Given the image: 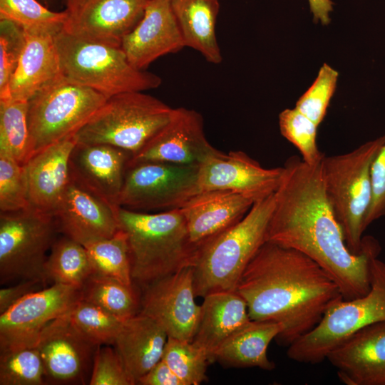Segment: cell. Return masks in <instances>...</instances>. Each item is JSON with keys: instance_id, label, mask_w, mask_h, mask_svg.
Segmentation results:
<instances>
[{"instance_id": "obj_1", "label": "cell", "mask_w": 385, "mask_h": 385, "mask_svg": "<svg viewBox=\"0 0 385 385\" xmlns=\"http://www.w3.org/2000/svg\"><path fill=\"white\" fill-rule=\"evenodd\" d=\"M322 161L314 166L289 158L274 192L266 242L297 250L319 265L337 284L343 299H352L370 289V262L381 246L363 237V250L352 253L327 197Z\"/></svg>"}, {"instance_id": "obj_2", "label": "cell", "mask_w": 385, "mask_h": 385, "mask_svg": "<svg viewBox=\"0 0 385 385\" xmlns=\"http://www.w3.org/2000/svg\"><path fill=\"white\" fill-rule=\"evenodd\" d=\"M235 291L252 320L279 323L275 339L289 346L313 329L327 309L343 299L333 278L294 249L265 242L244 270Z\"/></svg>"}, {"instance_id": "obj_3", "label": "cell", "mask_w": 385, "mask_h": 385, "mask_svg": "<svg viewBox=\"0 0 385 385\" xmlns=\"http://www.w3.org/2000/svg\"><path fill=\"white\" fill-rule=\"evenodd\" d=\"M117 215L127 237L133 282L144 289L194 266L197 247L180 209L148 213L119 207Z\"/></svg>"}, {"instance_id": "obj_4", "label": "cell", "mask_w": 385, "mask_h": 385, "mask_svg": "<svg viewBox=\"0 0 385 385\" xmlns=\"http://www.w3.org/2000/svg\"><path fill=\"white\" fill-rule=\"evenodd\" d=\"M274 192L255 202L239 222L197 247L193 268L196 297L235 291L246 267L266 242Z\"/></svg>"}, {"instance_id": "obj_5", "label": "cell", "mask_w": 385, "mask_h": 385, "mask_svg": "<svg viewBox=\"0 0 385 385\" xmlns=\"http://www.w3.org/2000/svg\"><path fill=\"white\" fill-rule=\"evenodd\" d=\"M61 73L107 97L158 88L161 78L131 65L121 47L86 41L63 29L54 36Z\"/></svg>"}, {"instance_id": "obj_6", "label": "cell", "mask_w": 385, "mask_h": 385, "mask_svg": "<svg viewBox=\"0 0 385 385\" xmlns=\"http://www.w3.org/2000/svg\"><path fill=\"white\" fill-rule=\"evenodd\" d=\"M384 143L385 134L349 153L325 156L322 163L327 197L354 254L363 250L364 221L372 197L371 167Z\"/></svg>"}, {"instance_id": "obj_7", "label": "cell", "mask_w": 385, "mask_h": 385, "mask_svg": "<svg viewBox=\"0 0 385 385\" xmlns=\"http://www.w3.org/2000/svg\"><path fill=\"white\" fill-rule=\"evenodd\" d=\"M173 108L143 91L112 96L73 135L76 143L106 144L132 155L169 121Z\"/></svg>"}, {"instance_id": "obj_8", "label": "cell", "mask_w": 385, "mask_h": 385, "mask_svg": "<svg viewBox=\"0 0 385 385\" xmlns=\"http://www.w3.org/2000/svg\"><path fill=\"white\" fill-rule=\"evenodd\" d=\"M385 321V262H370V289L364 295L331 305L319 324L288 346L287 356L295 361L317 364L349 336L371 324Z\"/></svg>"}, {"instance_id": "obj_9", "label": "cell", "mask_w": 385, "mask_h": 385, "mask_svg": "<svg viewBox=\"0 0 385 385\" xmlns=\"http://www.w3.org/2000/svg\"><path fill=\"white\" fill-rule=\"evenodd\" d=\"M108 97L61 74L29 101L31 157L73 136Z\"/></svg>"}, {"instance_id": "obj_10", "label": "cell", "mask_w": 385, "mask_h": 385, "mask_svg": "<svg viewBox=\"0 0 385 385\" xmlns=\"http://www.w3.org/2000/svg\"><path fill=\"white\" fill-rule=\"evenodd\" d=\"M59 232L53 215L32 207L0 213V282L44 277V265Z\"/></svg>"}, {"instance_id": "obj_11", "label": "cell", "mask_w": 385, "mask_h": 385, "mask_svg": "<svg viewBox=\"0 0 385 385\" xmlns=\"http://www.w3.org/2000/svg\"><path fill=\"white\" fill-rule=\"evenodd\" d=\"M198 167L161 162L128 163L118 205L142 212L180 209L199 192Z\"/></svg>"}, {"instance_id": "obj_12", "label": "cell", "mask_w": 385, "mask_h": 385, "mask_svg": "<svg viewBox=\"0 0 385 385\" xmlns=\"http://www.w3.org/2000/svg\"><path fill=\"white\" fill-rule=\"evenodd\" d=\"M81 298L80 289L55 283L24 297L0 314V351L36 346L42 329Z\"/></svg>"}, {"instance_id": "obj_13", "label": "cell", "mask_w": 385, "mask_h": 385, "mask_svg": "<svg viewBox=\"0 0 385 385\" xmlns=\"http://www.w3.org/2000/svg\"><path fill=\"white\" fill-rule=\"evenodd\" d=\"M195 297L193 268L187 267L145 287L139 312L159 323L168 337L192 342L201 310Z\"/></svg>"}, {"instance_id": "obj_14", "label": "cell", "mask_w": 385, "mask_h": 385, "mask_svg": "<svg viewBox=\"0 0 385 385\" xmlns=\"http://www.w3.org/2000/svg\"><path fill=\"white\" fill-rule=\"evenodd\" d=\"M70 310L42 329L36 347L43 361L46 380L58 384H84L88 373L91 374L98 346L75 327Z\"/></svg>"}, {"instance_id": "obj_15", "label": "cell", "mask_w": 385, "mask_h": 385, "mask_svg": "<svg viewBox=\"0 0 385 385\" xmlns=\"http://www.w3.org/2000/svg\"><path fill=\"white\" fill-rule=\"evenodd\" d=\"M207 140L202 115L192 109L173 108L166 125L137 153L129 163L161 162L199 166L217 153Z\"/></svg>"}, {"instance_id": "obj_16", "label": "cell", "mask_w": 385, "mask_h": 385, "mask_svg": "<svg viewBox=\"0 0 385 385\" xmlns=\"http://www.w3.org/2000/svg\"><path fill=\"white\" fill-rule=\"evenodd\" d=\"M283 167L265 168L242 151H218L198 167L199 192L227 190L262 200L277 190Z\"/></svg>"}, {"instance_id": "obj_17", "label": "cell", "mask_w": 385, "mask_h": 385, "mask_svg": "<svg viewBox=\"0 0 385 385\" xmlns=\"http://www.w3.org/2000/svg\"><path fill=\"white\" fill-rule=\"evenodd\" d=\"M149 0H84L71 9L63 30L78 38L120 47L143 16Z\"/></svg>"}, {"instance_id": "obj_18", "label": "cell", "mask_w": 385, "mask_h": 385, "mask_svg": "<svg viewBox=\"0 0 385 385\" xmlns=\"http://www.w3.org/2000/svg\"><path fill=\"white\" fill-rule=\"evenodd\" d=\"M118 207L70 176L53 216L59 232L86 246L111 237L120 230Z\"/></svg>"}, {"instance_id": "obj_19", "label": "cell", "mask_w": 385, "mask_h": 385, "mask_svg": "<svg viewBox=\"0 0 385 385\" xmlns=\"http://www.w3.org/2000/svg\"><path fill=\"white\" fill-rule=\"evenodd\" d=\"M346 385H385V321L361 328L327 356Z\"/></svg>"}, {"instance_id": "obj_20", "label": "cell", "mask_w": 385, "mask_h": 385, "mask_svg": "<svg viewBox=\"0 0 385 385\" xmlns=\"http://www.w3.org/2000/svg\"><path fill=\"white\" fill-rule=\"evenodd\" d=\"M120 47L131 65L140 70L185 47L170 0H149L141 20L123 38Z\"/></svg>"}, {"instance_id": "obj_21", "label": "cell", "mask_w": 385, "mask_h": 385, "mask_svg": "<svg viewBox=\"0 0 385 385\" xmlns=\"http://www.w3.org/2000/svg\"><path fill=\"white\" fill-rule=\"evenodd\" d=\"M132 157L106 144L76 143L69 158L70 176L113 207L118 199Z\"/></svg>"}, {"instance_id": "obj_22", "label": "cell", "mask_w": 385, "mask_h": 385, "mask_svg": "<svg viewBox=\"0 0 385 385\" xmlns=\"http://www.w3.org/2000/svg\"><path fill=\"white\" fill-rule=\"evenodd\" d=\"M73 135L33 155L24 165L30 207L54 215L70 180Z\"/></svg>"}, {"instance_id": "obj_23", "label": "cell", "mask_w": 385, "mask_h": 385, "mask_svg": "<svg viewBox=\"0 0 385 385\" xmlns=\"http://www.w3.org/2000/svg\"><path fill=\"white\" fill-rule=\"evenodd\" d=\"M255 202L240 193L211 190L197 192L180 210L190 239L198 247L242 220Z\"/></svg>"}, {"instance_id": "obj_24", "label": "cell", "mask_w": 385, "mask_h": 385, "mask_svg": "<svg viewBox=\"0 0 385 385\" xmlns=\"http://www.w3.org/2000/svg\"><path fill=\"white\" fill-rule=\"evenodd\" d=\"M25 31L24 49L0 99L29 101L43 86L62 74L55 34L44 30Z\"/></svg>"}, {"instance_id": "obj_25", "label": "cell", "mask_w": 385, "mask_h": 385, "mask_svg": "<svg viewBox=\"0 0 385 385\" xmlns=\"http://www.w3.org/2000/svg\"><path fill=\"white\" fill-rule=\"evenodd\" d=\"M167 339L164 329L147 315L124 320L113 345L133 385L162 359Z\"/></svg>"}, {"instance_id": "obj_26", "label": "cell", "mask_w": 385, "mask_h": 385, "mask_svg": "<svg viewBox=\"0 0 385 385\" xmlns=\"http://www.w3.org/2000/svg\"><path fill=\"white\" fill-rule=\"evenodd\" d=\"M192 342L207 354L209 361L217 349L236 330L249 322L247 305L236 291H220L203 297Z\"/></svg>"}, {"instance_id": "obj_27", "label": "cell", "mask_w": 385, "mask_h": 385, "mask_svg": "<svg viewBox=\"0 0 385 385\" xmlns=\"http://www.w3.org/2000/svg\"><path fill=\"white\" fill-rule=\"evenodd\" d=\"M282 330L279 323L251 319L223 342L213 354L211 362L272 371L275 364L269 359L267 349Z\"/></svg>"}, {"instance_id": "obj_28", "label": "cell", "mask_w": 385, "mask_h": 385, "mask_svg": "<svg viewBox=\"0 0 385 385\" xmlns=\"http://www.w3.org/2000/svg\"><path fill=\"white\" fill-rule=\"evenodd\" d=\"M185 46L200 52L207 61L219 64L222 56L216 36L218 0H170Z\"/></svg>"}, {"instance_id": "obj_29", "label": "cell", "mask_w": 385, "mask_h": 385, "mask_svg": "<svg viewBox=\"0 0 385 385\" xmlns=\"http://www.w3.org/2000/svg\"><path fill=\"white\" fill-rule=\"evenodd\" d=\"M92 273L83 245L65 235L56 240L44 265L46 281L81 289Z\"/></svg>"}, {"instance_id": "obj_30", "label": "cell", "mask_w": 385, "mask_h": 385, "mask_svg": "<svg viewBox=\"0 0 385 385\" xmlns=\"http://www.w3.org/2000/svg\"><path fill=\"white\" fill-rule=\"evenodd\" d=\"M81 299L122 319L140 312V300L133 287L118 279L91 274L81 288Z\"/></svg>"}, {"instance_id": "obj_31", "label": "cell", "mask_w": 385, "mask_h": 385, "mask_svg": "<svg viewBox=\"0 0 385 385\" xmlns=\"http://www.w3.org/2000/svg\"><path fill=\"white\" fill-rule=\"evenodd\" d=\"M28 101L0 99V154L24 165L31 158Z\"/></svg>"}, {"instance_id": "obj_32", "label": "cell", "mask_w": 385, "mask_h": 385, "mask_svg": "<svg viewBox=\"0 0 385 385\" xmlns=\"http://www.w3.org/2000/svg\"><path fill=\"white\" fill-rule=\"evenodd\" d=\"M84 247L90 260L92 274L115 279L133 285L127 237L122 230L120 229L111 237Z\"/></svg>"}, {"instance_id": "obj_33", "label": "cell", "mask_w": 385, "mask_h": 385, "mask_svg": "<svg viewBox=\"0 0 385 385\" xmlns=\"http://www.w3.org/2000/svg\"><path fill=\"white\" fill-rule=\"evenodd\" d=\"M46 380L36 346L0 351V385H42Z\"/></svg>"}, {"instance_id": "obj_34", "label": "cell", "mask_w": 385, "mask_h": 385, "mask_svg": "<svg viewBox=\"0 0 385 385\" xmlns=\"http://www.w3.org/2000/svg\"><path fill=\"white\" fill-rule=\"evenodd\" d=\"M70 317L82 335L98 346L113 345L124 322L81 298L71 309Z\"/></svg>"}, {"instance_id": "obj_35", "label": "cell", "mask_w": 385, "mask_h": 385, "mask_svg": "<svg viewBox=\"0 0 385 385\" xmlns=\"http://www.w3.org/2000/svg\"><path fill=\"white\" fill-rule=\"evenodd\" d=\"M66 10L53 11L37 0H0V19H8L25 30H44L54 34L63 29Z\"/></svg>"}, {"instance_id": "obj_36", "label": "cell", "mask_w": 385, "mask_h": 385, "mask_svg": "<svg viewBox=\"0 0 385 385\" xmlns=\"http://www.w3.org/2000/svg\"><path fill=\"white\" fill-rule=\"evenodd\" d=\"M162 359L183 385H199L207 379L208 356L192 342L168 337Z\"/></svg>"}, {"instance_id": "obj_37", "label": "cell", "mask_w": 385, "mask_h": 385, "mask_svg": "<svg viewBox=\"0 0 385 385\" xmlns=\"http://www.w3.org/2000/svg\"><path fill=\"white\" fill-rule=\"evenodd\" d=\"M279 126L284 138L299 151L302 160L314 166L325 157L317 144V125L313 120L294 108H287L279 114Z\"/></svg>"}, {"instance_id": "obj_38", "label": "cell", "mask_w": 385, "mask_h": 385, "mask_svg": "<svg viewBox=\"0 0 385 385\" xmlns=\"http://www.w3.org/2000/svg\"><path fill=\"white\" fill-rule=\"evenodd\" d=\"M338 76L335 69L324 63L312 86L297 101L295 108L319 125L335 92Z\"/></svg>"}, {"instance_id": "obj_39", "label": "cell", "mask_w": 385, "mask_h": 385, "mask_svg": "<svg viewBox=\"0 0 385 385\" xmlns=\"http://www.w3.org/2000/svg\"><path fill=\"white\" fill-rule=\"evenodd\" d=\"M29 207L24 165L0 154V212H16Z\"/></svg>"}, {"instance_id": "obj_40", "label": "cell", "mask_w": 385, "mask_h": 385, "mask_svg": "<svg viewBox=\"0 0 385 385\" xmlns=\"http://www.w3.org/2000/svg\"><path fill=\"white\" fill-rule=\"evenodd\" d=\"M26 44V31L16 22L0 19V97L8 85Z\"/></svg>"}, {"instance_id": "obj_41", "label": "cell", "mask_w": 385, "mask_h": 385, "mask_svg": "<svg viewBox=\"0 0 385 385\" xmlns=\"http://www.w3.org/2000/svg\"><path fill=\"white\" fill-rule=\"evenodd\" d=\"M88 384L133 385L114 348L99 346L94 355Z\"/></svg>"}, {"instance_id": "obj_42", "label": "cell", "mask_w": 385, "mask_h": 385, "mask_svg": "<svg viewBox=\"0 0 385 385\" xmlns=\"http://www.w3.org/2000/svg\"><path fill=\"white\" fill-rule=\"evenodd\" d=\"M371 180L372 197L364 221L366 229L373 222L385 215V143L372 162Z\"/></svg>"}, {"instance_id": "obj_43", "label": "cell", "mask_w": 385, "mask_h": 385, "mask_svg": "<svg viewBox=\"0 0 385 385\" xmlns=\"http://www.w3.org/2000/svg\"><path fill=\"white\" fill-rule=\"evenodd\" d=\"M46 282L39 279H23L14 285L0 289V314L29 294L44 288Z\"/></svg>"}, {"instance_id": "obj_44", "label": "cell", "mask_w": 385, "mask_h": 385, "mask_svg": "<svg viewBox=\"0 0 385 385\" xmlns=\"http://www.w3.org/2000/svg\"><path fill=\"white\" fill-rule=\"evenodd\" d=\"M137 384L140 385H183L181 380L161 359L147 374L142 376Z\"/></svg>"}, {"instance_id": "obj_45", "label": "cell", "mask_w": 385, "mask_h": 385, "mask_svg": "<svg viewBox=\"0 0 385 385\" xmlns=\"http://www.w3.org/2000/svg\"><path fill=\"white\" fill-rule=\"evenodd\" d=\"M309 9L315 22H320L322 25H328L331 21L330 13L333 10L332 0H308Z\"/></svg>"}, {"instance_id": "obj_46", "label": "cell", "mask_w": 385, "mask_h": 385, "mask_svg": "<svg viewBox=\"0 0 385 385\" xmlns=\"http://www.w3.org/2000/svg\"><path fill=\"white\" fill-rule=\"evenodd\" d=\"M84 0H64L66 9H71L78 5H79L81 3H82Z\"/></svg>"}, {"instance_id": "obj_47", "label": "cell", "mask_w": 385, "mask_h": 385, "mask_svg": "<svg viewBox=\"0 0 385 385\" xmlns=\"http://www.w3.org/2000/svg\"><path fill=\"white\" fill-rule=\"evenodd\" d=\"M42 4L48 7V5L52 4L55 0H40Z\"/></svg>"}]
</instances>
